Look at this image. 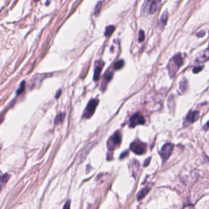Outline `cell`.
<instances>
[{
	"mask_svg": "<svg viewBox=\"0 0 209 209\" xmlns=\"http://www.w3.org/2000/svg\"><path fill=\"white\" fill-rule=\"evenodd\" d=\"M25 82H24V81L22 82V83L20 84V86L19 89H18V90L17 91V92H16L17 95L21 94V93L24 90V89H25Z\"/></svg>",
	"mask_w": 209,
	"mask_h": 209,
	"instance_id": "e0dca14e",
	"label": "cell"
},
{
	"mask_svg": "<svg viewBox=\"0 0 209 209\" xmlns=\"http://www.w3.org/2000/svg\"><path fill=\"white\" fill-rule=\"evenodd\" d=\"M180 88L181 91L185 92L188 88V82L186 79H183L180 83Z\"/></svg>",
	"mask_w": 209,
	"mask_h": 209,
	"instance_id": "2e32d148",
	"label": "cell"
},
{
	"mask_svg": "<svg viewBox=\"0 0 209 209\" xmlns=\"http://www.w3.org/2000/svg\"><path fill=\"white\" fill-rule=\"evenodd\" d=\"M70 207H71V200H68L64 206L63 209H70Z\"/></svg>",
	"mask_w": 209,
	"mask_h": 209,
	"instance_id": "cb8c5ba5",
	"label": "cell"
},
{
	"mask_svg": "<svg viewBox=\"0 0 209 209\" xmlns=\"http://www.w3.org/2000/svg\"><path fill=\"white\" fill-rule=\"evenodd\" d=\"M174 149V145L170 143H167L166 144H165L161 150V152H160V154L161 158H163V159H168L170 154L172 153Z\"/></svg>",
	"mask_w": 209,
	"mask_h": 209,
	"instance_id": "8992f818",
	"label": "cell"
},
{
	"mask_svg": "<svg viewBox=\"0 0 209 209\" xmlns=\"http://www.w3.org/2000/svg\"><path fill=\"white\" fill-rule=\"evenodd\" d=\"M199 117V112L192 111L190 112L188 115H186V121L190 123H193L195 122H196Z\"/></svg>",
	"mask_w": 209,
	"mask_h": 209,
	"instance_id": "52a82bcc",
	"label": "cell"
},
{
	"mask_svg": "<svg viewBox=\"0 0 209 209\" xmlns=\"http://www.w3.org/2000/svg\"><path fill=\"white\" fill-rule=\"evenodd\" d=\"M101 67H97L95 70V72H94V76H93V80L95 81H97L99 80L100 76H101Z\"/></svg>",
	"mask_w": 209,
	"mask_h": 209,
	"instance_id": "4fadbf2b",
	"label": "cell"
},
{
	"mask_svg": "<svg viewBox=\"0 0 209 209\" xmlns=\"http://www.w3.org/2000/svg\"><path fill=\"white\" fill-rule=\"evenodd\" d=\"M124 64H125L124 61L123 60H120L115 63L113 68L115 70H120L124 66Z\"/></svg>",
	"mask_w": 209,
	"mask_h": 209,
	"instance_id": "5bb4252c",
	"label": "cell"
},
{
	"mask_svg": "<svg viewBox=\"0 0 209 209\" xmlns=\"http://www.w3.org/2000/svg\"><path fill=\"white\" fill-rule=\"evenodd\" d=\"M145 39V34L143 30H140L139 34V42H143Z\"/></svg>",
	"mask_w": 209,
	"mask_h": 209,
	"instance_id": "d6986e66",
	"label": "cell"
},
{
	"mask_svg": "<svg viewBox=\"0 0 209 209\" xmlns=\"http://www.w3.org/2000/svg\"><path fill=\"white\" fill-rule=\"evenodd\" d=\"M209 60V49H207L205 50L202 54L199 55V56L197 57L196 61L198 63H202L206 62Z\"/></svg>",
	"mask_w": 209,
	"mask_h": 209,
	"instance_id": "ba28073f",
	"label": "cell"
},
{
	"mask_svg": "<svg viewBox=\"0 0 209 209\" xmlns=\"http://www.w3.org/2000/svg\"><path fill=\"white\" fill-rule=\"evenodd\" d=\"M113 74L112 72H109V73H107V74L105 76L104 79H105L106 82H109V81H111L112 78V77H113Z\"/></svg>",
	"mask_w": 209,
	"mask_h": 209,
	"instance_id": "ac0fdd59",
	"label": "cell"
},
{
	"mask_svg": "<svg viewBox=\"0 0 209 209\" xmlns=\"http://www.w3.org/2000/svg\"><path fill=\"white\" fill-rule=\"evenodd\" d=\"M168 17H169V13L167 12V11H166L165 12L163 13V14H162L161 18L159 20V27L161 28H163L166 23H167V19H168Z\"/></svg>",
	"mask_w": 209,
	"mask_h": 209,
	"instance_id": "9c48e42d",
	"label": "cell"
},
{
	"mask_svg": "<svg viewBox=\"0 0 209 209\" xmlns=\"http://www.w3.org/2000/svg\"><path fill=\"white\" fill-rule=\"evenodd\" d=\"M101 6H102V2L101 1H99L98 2L95 7V14H98L99 11H100V9L101 8Z\"/></svg>",
	"mask_w": 209,
	"mask_h": 209,
	"instance_id": "ffe728a7",
	"label": "cell"
},
{
	"mask_svg": "<svg viewBox=\"0 0 209 209\" xmlns=\"http://www.w3.org/2000/svg\"><path fill=\"white\" fill-rule=\"evenodd\" d=\"M122 139V134L120 131L115 132L107 142V148L109 150H114L121 144Z\"/></svg>",
	"mask_w": 209,
	"mask_h": 209,
	"instance_id": "7a4b0ae2",
	"label": "cell"
},
{
	"mask_svg": "<svg viewBox=\"0 0 209 209\" xmlns=\"http://www.w3.org/2000/svg\"><path fill=\"white\" fill-rule=\"evenodd\" d=\"M9 177H10V176L8 174H5V175H4L3 176V177H2V182H3V183H6L8 181V180H9Z\"/></svg>",
	"mask_w": 209,
	"mask_h": 209,
	"instance_id": "44dd1931",
	"label": "cell"
},
{
	"mask_svg": "<svg viewBox=\"0 0 209 209\" xmlns=\"http://www.w3.org/2000/svg\"><path fill=\"white\" fill-rule=\"evenodd\" d=\"M150 158H149L145 161V162L144 163V166L147 167V166H149V165H150Z\"/></svg>",
	"mask_w": 209,
	"mask_h": 209,
	"instance_id": "484cf974",
	"label": "cell"
},
{
	"mask_svg": "<svg viewBox=\"0 0 209 209\" xmlns=\"http://www.w3.org/2000/svg\"><path fill=\"white\" fill-rule=\"evenodd\" d=\"M183 63V60L180 54H177L174 56L169 61L167 68L170 76L172 78L175 76L176 72L181 67Z\"/></svg>",
	"mask_w": 209,
	"mask_h": 209,
	"instance_id": "6da1fadb",
	"label": "cell"
},
{
	"mask_svg": "<svg viewBox=\"0 0 209 209\" xmlns=\"http://www.w3.org/2000/svg\"><path fill=\"white\" fill-rule=\"evenodd\" d=\"M61 90H58L57 92H56V94L55 98H58V97L61 95Z\"/></svg>",
	"mask_w": 209,
	"mask_h": 209,
	"instance_id": "4316f807",
	"label": "cell"
},
{
	"mask_svg": "<svg viewBox=\"0 0 209 209\" xmlns=\"http://www.w3.org/2000/svg\"><path fill=\"white\" fill-rule=\"evenodd\" d=\"M202 69H203V66H197V67H196V68L193 69V72L195 73V74H197V73L201 72L202 70Z\"/></svg>",
	"mask_w": 209,
	"mask_h": 209,
	"instance_id": "7402d4cb",
	"label": "cell"
},
{
	"mask_svg": "<svg viewBox=\"0 0 209 209\" xmlns=\"http://www.w3.org/2000/svg\"><path fill=\"white\" fill-rule=\"evenodd\" d=\"M145 123V118L139 112L134 113L129 119V126L131 128H134L136 126L144 125Z\"/></svg>",
	"mask_w": 209,
	"mask_h": 209,
	"instance_id": "5b68a950",
	"label": "cell"
},
{
	"mask_svg": "<svg viewBox=\"0 0 209 209\" xmlns=\"http://www.w3.org/2000/svg\"><path fill=\"white\" fill-rule=\"evenodd\" d=\"M115 30V27L112 25H110V26H108L106 28V31H105V36L106 37H108V36H110L113 33V32Z\"/></svg>",
	"mask_w": 209,
	"mask_h": 209,
	"instance_id": "9a60e30c",
	"label": "cell"
},
{
	"mask_svg": "<svg viewBox=\"0 0 209 209\" xmlns=\"http://www.w3.org/2000/svg\"><path fill=\"white\" fill-rule=\"evenodd\" d=\"M129 148L130 150L134 154L140 155L146 152L147 145L145 144L140 142L139 140H136L131 144Z\"/></svg>",
	"mask_w": 209,
	"mask_h": 209,
	"instance_id": "3957f363",
	"label": "cell"
},
{
	"mask_svg": "<svg viewBox=\"0 0 209 209\" xmlns=\"http://www.w3.org/2000/svg\"><path fill=\"white\" fill-rule=\"evenodd\" d=\"M149 190H150V189L149 188H143L142 190H141L140 191L138 195V200L140 201V200L142 199L148 193Z\"/></svg>",
	"mask_w": 209,
	"mask_h": 209,
	"instance_id": "7c38bea8",
	"label": "cell"
},
{
	"mask_svg": "<svg viewBox=\"0 0 209 209\" xmlns=\"http://www.w3.org/2000/svg\"><path fill=\"white\" fill-rule=\"evenodd\" d=\"M65 117V113H61L58 114L56 117L55 119V124L58 125V124L62 123L64 121Z\"/></svg>",
	"mask_w": 209,
	"mask_h": 209,
	"instance_id": "8fae6325",
	"label": "cell"
},
{
	"mask_svg": "<svg viewBox=\"0 0 209 209\" xmlns=\"http://www.w3.org/2000/svg\"><path fill=\"white\" fill-rule=\"evenodd\" d=\"M98 104V102L97 100L93 99H91L86 107V109L84 111L83 117L85 118H90L91 117H92V115L95 112Z\"/></svg>",
	"mask_w": 209,
	"mask_h": 209,
	"instance_id": "277c9868",
	"label": "cell"
},
{
	"mask_svg": "<svg viewBox=\"0 0 209 209\" xmlns=\"http://www.w3.org/2000/svg\"><path fill=\"white\" fill-rule=\"evenodd\" d=\"M160 3L159 1H150V6L149 9V13L150 14L154 13L158 7V4Z\"/></svg>",
	"mask_w": 209,
	"mask_h": 209,
	"instance_id": "30bf717a",
	"label": "cell"
},
{
	"mask_svg": "<svg viewBox=\"0 0 209 209\" xmlns=\"http://www.w3.org/2000/svg\"><path fill=\"white\" fill-rule=\"evenodd\" d=\"M128 154H129V152H128V151H125V152H124L123 153H122V154H121V155H120V159H122L125 158L126 156H127L128 155Z\"/></svg>",
	"mask_w": 209,
	"mask_h": 209,
	"instance_id": "d4e9b609",
	"label": "cell"
},
{
	"mask_svg": "<svg viewBox=\"0 0 209 209\" xmlns=\"http://www.w3.org/2000/svg\"><path fill=\"white\" fill-rule=\"evenodd\" d=\"M204 129H206V130H207V129H209V121L205 125V126H204Z\"/></svg>",
	"mask_w": 209,
	"mask_h": 209,
	"instance_id": "83f0119b",
	"label": "cell"
},
{
	"mask_svg": "<svg viewBox=\"0 0 209 209\" xmlns=\"http://www.w3.org/2000/svg\"><path fill=\"white\" fill-rule=\"evenodd\" d=\"M205 31H203V30H202V31H199V33H197V34H196V36H197V37H199V38H202L204 35H205Z\"/></svg>",
	"mask_w": 209,
	"mask_h": 209,
	"instance_id": "603a6c76",
	"label": "cell"
}]
</instances>
